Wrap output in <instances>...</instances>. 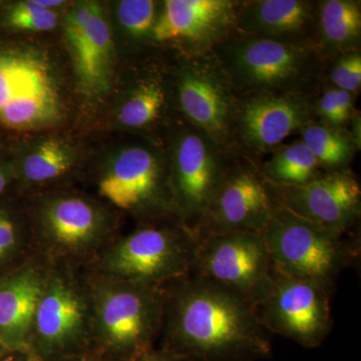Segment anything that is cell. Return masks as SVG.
Returning a JSON list of instances; mask_svg holds the SVG:
<instances>
[{
    "label": "cell",
    "mask_w": 361,
    "mask_h": 361,
    "mask_svg": "<svg viewBox=\"0 0 361 361\" xmlns=\"http://www.w3.org/2000/svg\"><path fill=\"white\" fill-rule=\"evenodd\" d=\"M315 6L308 0L239 1L236 32L317 49Z\"/></svg>",
    "instance_id": "cell-19"
},
{
    "label": "cell",
    "mask_w": 361,
    "mask_h": 361,
    "mask_svg": "<svg viewBox=\"0 0 361 361\" xmlns=\"http://www.w3.org/2000/svg\"><path fill=\"white\" fill-rule=\"evenodd\" d=\"M262 233L273 270L319 285L330 294L351 260L343 234L305 219L277 201Z\"/></svg>",
    "instance_id": "cell-4"
},
{
    "label": "cell",
    "mask_w": 361,
    "mask_h": 361,
    "mask_svg": "<svg viewBox=\"0 0 361 361\" xmlns=\"http://www.w3.org/2000/svg\"><path fill=\"white\" fill-rule=\"evenodd\" d=\"M73 164V154L66 142L49 139L40 142L23 163V175L27 182L44 184L65 175Z\"/></svg>",
    "instance_id": "cell-25"
},
{
    "label": "cell",
    "mask_w": 361,
    "mask_h": 361,
    "mask_svg": "<svg viewBox=\"0 0 361 361\" xmlns=\"http://www.w3.org/2000/svg\"><path fill=\"white\" fill-rule=\"evenodd\" d=\"M99 191L122 210L178 216L169 163L151 147L135 145L118 152L99 180Z\"/></svg>",
    "instance_id": "cell-12"
},
{
    "label": "cell",
    "mask_w": 361,
    "mask_h": 361,
    "mask_svg": "<svg viewBox=\"0 0 361 361\" xmlns=\"http://www.w3.org/2000/svg\"><path fill=\"white\" fill-rule=\"evenodd\" d=\"M319 163L302 142L282 145L261 171L269 184L296 187L307 184L322 175Z\"/></svg>",
    "instance_id": "cell-23"
},
{
    "label": "cell",
    "mask_w": 361,
    "mask_h": 361,
    "mask_svg": "<svg viewBox=\"0 0 361 361\" xmlns=\"http://www.w3.org/2000/svg\"><path fill=\"white\" fill-rule=\"evenodd\" d=\"M307 94H250L238 97L233 142L255 153L274 152L285 140L314 121Z\"/></svg>",
    "instance_id": "cell-14"
},
{
    "label": "cell",
    "mask_w": 361,
    "mask_h": 361,
    "mask_svg": "<svg viewBox=\"0 0 361 361\" xmlns=\"http://www.w3.org/2000/svg\"><path fill=\"white\" fill-rule=\"evenodd\" d=\"M238 6L232 0H166L151 39L184 45L191 56L210 54L236 32Z\"/></svg>",
    "instance_id": "cell-16"
},
{
    "label": "cell",
    "mask_w": 361,
    "mask_h": 361,
    "mask_svg": "<svg viewBox=\"0 0 361 361\" xmlns=\"http://www.w3.org/2000/svg\"><path fill=\"white\" fill-rule=\"evenodd\" d=\"M6 21L11 27L25 32H49L58 25L56 11L44 8L37 0L16 2L9 8Z\"/></svg>",
    "instance_id": "cell-28"
},
{
    "label": "cell",
    "mask_w": 361,
    "mask_h": 361,
    "mask_svg": "<svg viewBox=\"0 0 361 361\" xmlns=\"http://www.w3.org/2000/svg\"><path fill=\"white\" fill-rule=\"evenodd\" d=\"M316 47L322 59H336L360 51L361 2L323 0L316 2Z\"/></svg>",
    "instance_id": "cell-21"
},
{
    "label": "cell",
    "mask_w": 361,
    "mask_h": 361,
    "mask_svg": "<svg viewBox=\"0 0 361 361\" xmlns=\"http://www.w3.org/2000/svg\"><path fill=\"white\" fill-rule=\"evenodd\" d=\"M9 182V173L4 166L0 165V195L6 189Z\"/></svg>",
    "instance_id": "cell-33"
},
{
    "label": "cell",
    "mask_w": 361,
    "mask_h": 361,
    "mask_svg": "<svg viewBox=\"0 0 361 361\" xmlns=\"http://www.w3.org/2000/svg\"><path fill=\"white\" fill-rule=\"evenodd\" d=\"M192 271L195 276L237 294L255 310L272 284V263L262 232L199 239Z\"/></svg>",
    "instance_id": "cell-8"
},
{
    "label": "cell",
    "mask_w": 361,
    "mask_h": 361,
    "mask_svg": "<svg viewBox=\"0 0 361 361\" xmlns=\"http://www.w3.org/2000/svg\"><path fill=\"white\" fill-rule=\"evenodd\" d=\"M299 133L300 141L329 173L345 171L358 149L349 130L322 122L312 121Z\"/></svg>",
    "instance_id": "cell-22"
},
{
    "label": "cell",
    "mask_w": 361,
    "mask_h": 361,
    "mask_svg": "<svg viewBox=\"0 0 361 361\" xmlns=\"http://www.w3.org/2000/svg\"><path fill=\"white\" fill-rule=\"evenodd\" d=\"M276 199L261 171L232 164L197 227L199 239L241 231L262 232Z\"/></svg>",
    "instance_id": "cell-13"
},
{
    "label": "cell",
    "mask_w": 361,
    "mask_h": 361,
    "mask_svg": "<svg viewBox=\"0 0 361 361\" xmlns=\"http://www.w3.org/2000/svg\"><path fill=\"white\" fill-rule=\"evenodd\" d=\"M66 361H114L108 360V358L103 357V356H96V357H90L89 355L80 356V357L73 358Z\"/></svg>",
    "instance_id": "cell-34"
},
{
    "label": "cell",
    "mask_w": 361,
    "mask_h": 361,
    "mask_svg": "<svg viewBox=\"0 0 361 361\" xmlns=\"http://www.w3.org/2000/svg\"><path fill=\"white\" fill-rule=\"evenodd\" d=\"M237 96L306 94L324 59L315 47L235 32L213 51Z\"/></svg>",
    "instance_id": "cell-3"
},
{
    "label": "cell",
    "mask_w": 361,
    "mask_h": 361,
    "mask_svg": "<svg viewBox=\"0 0 361 361\" xmlns=\"http://www.w3.org/2000/svg\"><path fill=\"white\" fill-rule=\"evenodd\" d=\"M65 35L80 89L90 97L106 92L115 49L103 8L94 2L77 4L66 16Z\"/></svg>",
    "instance_id": "cell-18"
},
{
    "label": "cell",
    "mask_w": 361,
    "mask_h": 361,
    "mask_svg": "<svg viewBox=\"0 0 361 361\" xmlns=\"http://www.w3.org/2000/svg\"><path fill=\"white\" fill-rule=\"evenodd\" d=\"M199 238L184 223L148 225L106 246L99 262L102 276L161 287L193 270Z\"/></svg>",
    "instance_id": "cell-5"
},
{
    "label": "cell",
    "mask_w": 361,
    "mask_h": 361,
    "mask_svg": "<svg viewBox=\"0 0 361 361\" xmlns=\"http://www.w3.org/2000/svg\"><path fill=\"white\" fill-rule=\"evenodd\" d=\"M125 361H194L189 358L183 357V356L174 355V353H169L167 350H155L152 348L146 353L141 355L134 356Z\"/></svg>",
    "instance_id": "cell-31"
},
{
    "label": "cell",
    "mask_w": 361,
    "mask_h": 361,
    "mask_svg": "<svg viewBox=\"0 0 361 361\" xmlns=\"http://www.w3.org/2000/svg\"><path fill=\"white\" fill-rule=\"evenodd\" d=\"M329 77L331 87L356 96L361 87L360 51L348 52L334 59Z\"/></svg>",
    "instance_id": "cell-29"
},
{
    "label": "cell",
    "mask_w": 361,
    "mask_h": 361,
    "mask_svg": "<svg viewBox=\"0 0 361 361\" xmlns=\"http://www.w3.org/2000/svg\"><path fill=\"white\" fill-rule=\"evenodd\" d=\"M163 329L164 350L194 361H258L272 353L255 308L195 275L167 293Z\"/></svg>",
    "instance_id": "cell-1"
},
{
    "label": "cell",
    "mask_w": 361,
    "mask_h": 361,
    "mask_svg": "<svg viewBox=\"0 0 361 361\" xmlns=\"http://www.w3.org/2000/svg\"><path fill=\"white\" fill-rule=\"evenodd\" d=\"M6 353H7L6 349H4V346H2L1 344H0V361H1L2 360H4V357H6Z\"/></svg>",
    "instance_id": "cell-35"
},
{
    "label": "cell",
    "mask_w": 361,
    "mask_h": 361,
    "mask_svg": "<svg viewBox=\"0 0 361 361\" xmlns=\"http://www.w3.org/2000/svg\"><path fill=\"white\" fill-rule=\"evenodd\" d=\"M228 157V149L189 123L173 140L168 161L173 200L178 217L195 234L231 165Z\"/></svg>",
    "instance_id": "cell-9"
},
{
    "label": "cell",
    "mask_w": 361,
    "mask_h": 361,
    "mask_svg": "<svg viewBox=\"0 0 361 361\" xmlns=\"http://www.w3.org/2000/svg\"><path fill=\"white\" fill-rule=\"evenodd\" d=\"M45 272L47 268L27 265L0 281V344L8 353L32 355V322Z\"/></svg>",
    "instance_id": "cell-20"
},
{
    "label": "cell",
    "mask_w": 361,
    "mask_h": 361,
    "mask_svg": "<svg viewBox=\"0 0 361 361\" xmlns=\"http://www.w3.org/2000/svg\"><path fill=\"white\" fill-rule=\"evenodd\" d=\"M166 104L165 82L157 75L142 78L121 106L118 122L130 129H146L160 120Z\"/></svg>",
    "instance_id": "cell-24"
},
{
    "label": "cell",
    "mask_w": 361,
    "mask_h": 361,
    "mask_svg": "<svg viewBox=\"0 0 361 361\" xmlns=\"http://www.w3.org/2000/svg\"><path fill=\"white\" fill-rule=\"evenodd\" d=\"M37 233L49 255L66 260L89 257L106 246L111 227L106 213L78 196L54 197L37 214Z\"/></svg>",
    "instance_id": "cell-15"
},
{
    "label": "cell",
    "mask_w": 361,
    "mask_h": 361,
    "mask_svg": "<svg viewBox=\"0 0 361 361\" xmlns=\"http://www.w3.org/2000/svg\"><path fill=\"white\" fill-rule=\"evenodd\" d=\"M65 114L58 75L42 52L0 47V123L16 130L47 129Z\"/></svg>",
    "instance_id": "cell-6"
},
{
    "label": "cell",
    "mask_w": 361,
    "mask_h": 361,
    "mask_svg": "<svg viewBox=\"0 0 361 361\" xmlns=\"http://www.w3.org/2000/svg\"><path fill=\"white\" fill-rule=\"evenodd\" d=\"M92 345L103 357L125 361L153 348L163 331L167 292L153 285L97 274L85 282Z\"/></svg>",
    "instance_id": "cell-2"
},
{
    "label": "cell",
    "mask_w": 361,
    "mask_h": 361,
    "mask_svg": "<svg viewBox=\"0 0 361 361\" xmlns=\"http://www.w3.org/2000/svg\"><path fill=\"white\" fill-rule=\"evenodd\" d=\"M268 185L278 203L332 231L343 234L360 218V183L348 171L325 173L302 186Z\"/></svg>",
    "instance_id": "cell-17"
},
{
    "label": "cell",
    "mask_w": 361,
    "mask_h": 361,
    "mask_svg": "<svg viewBox=\"0 0 361 361\" xmlns=\"http://www.w3.org/2000/svg\"><path fill=\"white\" fill-rule=\"evenodd\" d=\"M92 345V318L85 283L66 267H49L33 318L30 353L39 361L87 355Z\"/></svg>",
    "instance_id": "cell-7"
},
{
    "label": "cell",
    "mask_w": 361,
    "mask_h": 361,
    "mask_svg": "<svg viewBox=\"0 0 361 361\" xmlns=\"http://www.w3.org/2000/svg\"><path fill=\"white\" fill-rule=\"evenodd\" d=\"M355 94L329 87L323 90L318 99L313 102L315 116L320 122L331 127L345 129V126L355 118Z\"/></svg>",
    "instance_id": "cell-26"
},
{
    "label": "cell",
    "mask_w": 361,
    "mask_h": 361,
    "mask_svg": "<svg viewBox=\"0 0 361 361\" xmlns=\"http://www.w3.org/2000/svg\"><path fill=\"white\" fill-rule=\"evenodd\" d=\"M329 295L319 285L272 269V284L256 313L266 331L316 348L331 330Z\"/></svg>",
    "instance_id": "cell-11"
},
{
    "label": "cell",
    "mask_w": 361,
    "mask_h": 361,
    "mask_svg": "<svg viewBox=\"0 0 361 361\" xmlns=\"http://www.w3.org/2000/svg\"><path fill=\"white\" fill-rule=\"evenodd\" d=\"M23 243L20 230L6 213L0 212V263L13 257Z\"/></svg>",
    "instance_id": "cell-30"
},
{
    "label": "cell",
    "mask_w": 361,
    "mask_h": 361,
    "mask_svg": "<svg viewBox=\"0 0 361 361\" xmlns=\"http://www.w3.org/2000/svg\"><path fill=\"white\" fill-rule=\"evenodd\" d=\"M1 361H39L32 355H25V353H11V355L6 356Z\"/></svg>",
    "instance_id": "cell-32"
},
{
    "label": "cell",
    "mask_w": 361,
    "mask_h": 361,
    "mask_svg": "<svg viewBox=\"0 0 361 361\" xmlns=\"http://www.w3.org/2000/svg\"><path fill=\"white\" fill-rule=\"evenodd\" d=\"M159 11L158 2L153 0H123L118 4V18L132 37H151Z\"/></svg>",
    "instance_id": "cell-27"
},
{
    "label": "cell",
    "mask_w": 361,
    "mask_h": 361,
    "mask_svg": "<svg viewBox=\"0 0 361 361\" xmlns=\"http://www.w3.org/2000/svg\"><path fill=\"white\" fill-rule=\"evenodd\" d=\"M176 97L188 123L229 151L239 97L213 51L191 56L180 68Z\"/></svg>",
    "instance_id": "cell-10"
}]
</instances>
